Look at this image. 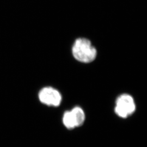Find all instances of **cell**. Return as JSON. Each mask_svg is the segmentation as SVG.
Instances as JSON below:
<instances>
[{
  "label": "cell",
  "instance_id": "3957f363",
  "mask_svg": "<svg viewBox=\"0 0 147 147\" xmlns=\"http://www.w3.org/2000/svg\"><path fill=\"white\" fill-rule=\"evenodd\" d=\"M38 99L44 105L58 107L62 102V96L57 89L51 87H45L39 91Z\"/></svg>",
  "mask_w": 147,
  "mask_h": 147
},
{
  "label": "cell",
  "instance_id": "6da1fadb",
  "mask_svg": "<svg viewBox=\"0 0 147 147\" xmlns=\"http://www.w3.org/2000/svg\"><path fill=\"white\" fill-rule=\"evenodd\" d=\"M74 57L80 62L89 63L94 61L97 56V50L89 39L84 38L77 39L72 47Z\"/></svg>",
  "mask_w": 147,
  "mask_h": 147
},
{
  "label": "cell",
  "instance_id": "277c9868",
  "mask_svg": "<svg viewBox=\"0 0 147 147\" xmlns=\"http://www.w3.org/2000/svg\"><path fill=\"white\" fill-rule=\"evenodd\" d=\"M71 111L74 117L77 127L82 125L86 119V115L84 110L81 107L76 106L73 108Z\"/></svg>",
  "mask_w": 147,
  "mask_h": 147
},
{
  "label": "cell",
  "instance_id": "7a4b0ae2",
  "mask_svg": "<svg viewBox=\"0 0 147 147\" xmlns=\"http://www.w3.org/2000/svg\"><path fill=\"white\" fill-rule=\"evenodd\" d=\"M136 104L131 95L123 94L119 95L116 101L115 112L118 117L126 118L135 112Z\"/></svg>",
  "mask_w": 147,
  "mask_h": 147
},
{
  "label": "cell",
  "instance_id": "5b68a950",
  "mask_svg": "<svg viewBox=\"0 0 147 147\" xmlns=\"http://www.w3.org/2000/svg\"><path fill=\"white\" fill-rule=\"evenodd\" d=\"M62 122L64 126L69 130L77 127L73 115L70 110L67 111L63 113Z\"/></svg>",
  "mask_w": 147,
  "mask_h": 147
}]
</instances>
